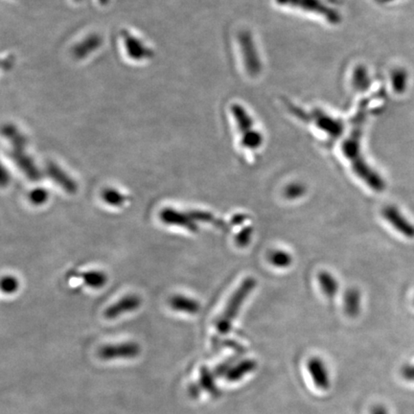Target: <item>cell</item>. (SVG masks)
<instances>
[{
    "label": "cell",
    "mask_w": 414,
    "mask_h": 414,
    "mask_svg": "<svg viewBox=\"0 0 414 414\" xmlns=\"http://www.w3.org/2000/svg\"><path fill=\"white\" fill-rule=\"evenodd\" d=\"M385 1H392V0H385Z\"/></svg>",
    "instance_id": "30"
},
{
    "label": "cell",
    "mask_w": 414,
    "mask_h": 414,
    "mask_svg": "<svg viewBox=\"0 0 414 414\" xmlns=\"http://www.w3.org/2000/svg\"><path fill=\"white\" fill-rule=\"evenodd\" d=\"M141 346L136 343L108 344L100 349L98 355L105 361L114 358H134L141 354Z\"/></svg>",
    "instance_id": "7"
},
{
    "label": "cell",
    "mask_w": 414,
    "mask_h": 414,
    "mask_svg": "<svg viewBox=\"0 0 414 414\" xmlns=\"http://www.w3.org/2000/svg\"><path fill=\"white\" fill-rule=\"evenodd\" d=\"M310 121L314 122L315 126L328 134L332 138L336 139L343 134L344 125L341 120L330 117L320 110H314L310 114L304 115Z\"/></svg>",
    "instance_id": "6"
},
{
    "label": "cell",
    "mask_w": 414,
    "mask_h": 414,
    "mask_svg": "<svg viewBox=\"0 0 414 414\" xmlns=\"http://www.w3.org/2000/svg\"><path fill=\"white\" fill-rule=\"evenodd\" d=\"M352 84L357 90H367L370 86V79L367 69L363 66L356 67L353 73Z\"/></svg>",
    "instance_id": "20"
},
{
    "label": "cell",
    "mask_w": 414,
    "mask_h": 414,
    "mask_svg": "<svg viewBox=\"0 0 414 414\" xmlns=\"http://www.w3.org/2000/svg\"><path fill=\"white\" fill-rule=\"evenodd\" d=\"M201 387H199V385H192L191 387H190L189 389V393L190 395H191L192 397H194V398H197V397H198L199 395V393H201Z\"/></svg>",
    "instance_id": "29"
},
{
    "label": "cell",
    "mask_w": 414,
    "mask_h": 414,
    "mask_svg": "<svg viewBox=\"0 0 414 414\" xmlns=\"http://www.w3.org/2000/svg\"><path fill=\"white\" fill-rule=\"evenodd\" d=\"M409 74L406 69H396L391 73V84L394 91L398 95L405 93L408 86Z\"/></svg>",
    "instance_id": "18"
},
{
    "label": "cell",
    "mask_w": 414,
    "mask_h": 414,
    "mask_svg": "<svg viewBox=\"0 0 414 414\" xmlns=\"http://www.w3.org/2000/svg\"><path fill=\"white\" fill-rule=\"evenodd\" d=\"M257 363L254 360L242 361L237 365H233L228 368V372L226 373V381L235 382L244 379L247 375L254 372L256 369Z\"/></svg>",
    "instance_id": "13"
},
{
    "label": "cell",
    "mask_w": 414,
    "mask_h": 414,
    "mask_svg": "<svg viewBox=\"0 0 414 414\" xmlns=\"http://www.w3.org/2000/svg\"><path fill=\"white\" fill-rule=\"evenodd\" d=\"M343 305L344 310L349 317L358 315L361 307V295L357 289H349L344 293Z\"/></svg>",
    "instance_id": "15"
},
{
    "label": "cell",
    "mask_w": 414,
    "mask_h": 414,
    "mask_svg": "<svg viewBox=\"0 0 414 414\" xmlns=\"http://www.w3.org/2000/svg\"><path fill=\"white\" fill-rule=\"evenodd\" d=\"M47 172L49 177L51 178L58 185L62 187L66 193L69 194H75L77 191V185L75 182L69 178V175L66 174L61 169V168L58 167L57 165H52L50 163L47 167Z\"/></svg>",
    "instance_id": "12"
},
{
    "label": "cell",
    "mask_w": 414,
    "mask_h": 414,
    "mask_svg": "<svg viewBox=\"0 0 414 414\" xmlns=\"http://www.w3.org/2000/svg\"><path fill=\"white\" fill-rule=\"evenodd\" d=\"M307 365L315 386L320 391L329 389L331 381H330L328 370H327L324 361L317 357H313L310 358Z\"/></svg>",
    "instance_id": "10"
},
{
    "label": "cell",
    "mask_w": 414,
    "mask_h": 414,
    "mask_svg": "<svg viewBox=\"0 0 414 414\" xmlns=\"http://www.w3.org/2000/svg\"><path fill=\"white\" fill-rule=\"evenodd\" d=\"M370 414H389L387 411L386 406L381 405V404H377V405L373 406Z\"/></svg>",
    "instance_id": "28"
},
{
    "label": "cell",
    "mask_w": 414,
    "mask_h": 414,
    "mask_svg": "<svg viewBox=\"0 0 414 414\" xmlns=\"http://www.w3.org/2000/svg\"><path fill=\"white\" fill-rule=\"evenodd\" d=\"M233 117L241 134V141L245 148L256 150L263 143V136L258 130L255 129L254 120L249 113L241 105L232 106Z\"/></svg>",
    "instance_id": "3"
},
{
    "label": "cell",
    "mask_w": 414,
    "mask_h": 414,
    "mask_svg": "<svg viewBox=\"0 0 414 414\" xmlns=\"http://www.w3.org/2000/svg\"><path fill=\"white\" fill-rule=\"evenodd\" d=\"M199 387L204 391L208 392L210 395L217 397L220 395V389L217 387L215 376L207 367H203L201 369V376H199Z\"/></svg>",
    "instance_id": "16"
},
{
    "label": "cell",
    "mask_w": 414,
    "mask_h": 414,
    "mask_svg": "<svg viewBox=\"0 0 414 414\" xmlns=\"http://www.w3.org/2000/svg\"><path fill=\"white\" fill-rule=\"evenodd\" d=\"M141 304V300L137 295H130L121 298L119 302L110 305L105 310L103 315L108 319H114L119 317L120 315L126 314V313L134 312L138 309Z\"/></svg>",
    "instance_id": "11"
},
{
    "label": "cell",
    "mask_w": 414,
    "mask_h": 414,
    "mask_svg": "<svg viewBox=\"0 0 414 414\" xmlns=\"http://www.w3.org/2000/svg\"><path fill=\"white\" fill-rule=\"evenodd\" d=\"M48 196H49V194H48L47 190L36 188L29 194V201L35 206H42V204L47 203Z\"/></svg>",
    "instance_id": "23"
},
{
    "label": "cell",
    "mask_w": 414,
    "mask_h": 414,
    "mask_svg": "<svg viewBox=\"0 0 414 414\" xmlns=\"http://www.w3.org/2000/svg\"><path fill=\"white\" fill-rule=\"evenodd\" d=\"M269 261L276 268H287L292 264L293 258L285 250L276 249L269 254Z\"/></svg>",
    "instance_id": "21"
},
{
    "label": "cell",
    "mask_w": 414,
    "mask_h": 414,
    "mask_svg": "<svg viewBox=\"0 0 414 414\" xmlns=\"http://www.w3.org/2000/svg\"><path fill=\"white\" fill-rule=\"evenodd\" d=\"M170 305L172 309L178 310V312L187 313V314H196L199 312V304L198 302L190 298L184 297V295H175L171 298Z\"/></svg>",
    "instance_id": "14"
},
{
    "label": "cell",
    "mask_w": 414,
    "mask_h": 414,
    "mask_svg": "<svg viewBox=\"0 0 414 414\" xmlns=\"http://www.w3.org/2000/svg\"><path fill=\"white\" fill-rule=\"evenodd\" d=\"M160 219L166 225L180 226V228H186L191 232L198 231V225L196 221L192 219L188 212L184 213L173 208H165L160 212Z\"/></svg>",
    "instance_id": "9"
},
{
    "label": "cell",
    "mask_w": 414,
    "mask_h": 414,
    "mask_svg": "<svg viewBox=\"0 0 414 414\" xmlns=\"http://www.w3.org/2000/svg\"><path fill=\"white\" fill-rule=\"evenodd\" d=\"M86 286L93 289L103 287L107 283L108 278L106 273L99 271H90L84 273L81 276Z\"/></svg>",
    "instance_id": "19"
},
{
    "label": "cell",
    "mask_w": 414,
    "mask_h": 414,
    "mask_svg": "<svg viewBox=\"0 0 414 414\" xmlns=\"http://www.w3.org/2000/svg\"><path fill=\"white\" fill-rule=\"evenodd\" d=\"M239 42L245 69L250 75H257L261 71V62L252 36L249 32H242L239 35Z\"/></svg>",
    "instance_id": "5"
},
{
    "label": "cell",
    "mask_w": 414,
    "mask_h": 414,
    "mask_svg": "<svg viewBox=\"0 0 414 414\" xmlns=\"http://www.w3.org/2000/svg\"><path fill=\"white\" fill-rule=\"evenodd\" d=\"M102 198L106 204L112 206H121L126 202V196L120 193L117 189H105L102 193Z\"/></svg>",
    "instance_id": "22"
},
{
    "label": "cell",
    "mask_w": 414,
    "mask_h": 414,
    "mask_svg": "<svg viewBox=\"0 0 414 414\" xmlns=\"http://www.w3.org/2000/svg\"><path fill=\"white\" fill-rule=\"evenodd\" d=\"M368 101L365 100L361 103L358 112L352 120V129L348 138L343 141L341 150L344 156L349 160L354 173L367 185L369 188L374 191L382 192L386 189V182L382 180L381 175L368 165L365 156L362 153V136L363 126H365V118H367V110Z\"/></svg>",
    "instance_id": "1"
},
{
    "label": "cell",
    "mask_w": 414,
    "mask_h": 414,
    "mask_svg": "<svg viewBox=\"0 0 414 414\" xmlns=\"http://www.w3.org/2000/svg\"><path fill=\"white\" fill-rule=\"evenodd\" d=\"M252 233H254V230L252 228H245V230L241 231L239 234L236 236V244L239 247H247V245L250 242V239H252Z\"/></svg>",
    "instance_id": "26"
},
{
    "label": "cell",
    "mask_w": 414,
    "mask_h": 414,
    "mask_svg": "<svg viewBox=\"0 0 414 414\" xmlns=\"http://www.w3.org/2000/svg\"><path fill=\"white\" fill-rule=\"evenodd\" d=\"M382 217L389 221V225L393 226L399 233H401L405 237L413 239L414 225L402 214V212L396 206H385L382 208Z\"/></svg>",
    "instance_id": "8"
},
{
    "label": "cell",
    "mask_w": 414,
    "mask_h": 414,
    "mask_svg": "<svg viewBox=\"0 0 414 414\" xmlns=\"http://www.w3.org/2000/svg\"><path fill=\"white\" fill-rule=\"evenodd\" d=\"M304 193L305 186L300 184H290L285 189V197L290 199L300 198Z\"/></svg>",
    "instance_id": "24"
},
{
    "label": "cell",
    "mask_w": 414,
    "mask_h": 414,
    "mask_svg": "<svg viewBox=\"0 0 414 414\" xmlns=\"http://www.w3.org/2000/svg\"><path fill=\"white\" fill-rule=\"evenodd\" d=\"M331 1H333V0H331Z\"/></svg>",
    "instance_id": "31"
},
{
    "label": "cell",
    "mask_w": 414,
    "mask_h": 414,
    "mask_svg": "<svg viewBox=\"0 0 414 414\" xmlns=\"http://www.w3.org/2000/svg\"><path fill=\"white\" fill-rule=\"evenodd\" d=\"M319 283L320 289H321L322 293H324L326 297H333L339 291V284L337 282L336 279L331 273H327V271H320L319 273Z\"/></svg>",
    "instance_id": "17"
},
{
    "label": "cell",
    "mask_w": 414,
    "mask_h": 414,
    "mask_svg": "<svg viewBox=\"0 0 414 414\" xmlns=\"http://www.w3.org/2000/svg\"><path fill=\"white\" fill-rule=\"evenodd\" d=\"M402 376L406 381L414 382V365H405L402 369Z\"/></svg>",
    "instance_id": "27"
},
{
    "label": "cell",
    "mask_w": 414,
    "mask_h": 414,
    "mask_svg": "<svg viewBox=\"0 0 414 414\" xmlns=\"http://www.w3.org/2000/svg\"><path fill=\"white\" fill-rule=\"evenodd\" d=\"M255 286H256L255 279L252 278L245 279L241 283L239 288L231 295L225 310L221 313L219 319H217L216 328L221 334H228L230 331L238 313L240 312L241 308L244 304L245 300L249 297Z\"/></svg>",
    "instance_id": "2"
},
{
    "label": "cell",
    "mask_w": 414,
    "mask_h": 414,
    "mask_svg": "<svg viewBox=\"0 0 414 414\" xmlns=\"http://www.w3.org/2000/svg\"><path fill=\"white\" fill-rule=\"evenodd\" d=\"M19 286L18 279L14 278V276H5V278L2 279L1 289L4 293H13L18 290Z\"/></svg>",
    "instance_id": "25"
},
{
    "label": "cell",
    "mask_w": 414,
    "mask_h": 414,
    "mask_svg": "<svg viewBox=\"0 0 414 414\" xmlns=\"http://www.w3.org/2000/svg\"><path fill=\"white\" fill-rule=\"evenodd\" d=\"M278 4L285 6L297 7L303 11L310 12L324 16L327 21L332 24H338L341 21V16L338 12L334 9L329 8L320 0H276Z\"/></svg>",
    "instance_id": "4"
}]
</instances>
